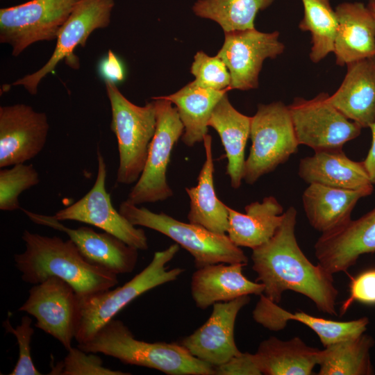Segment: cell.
<instances>
[{"mask_svg": "<svg viewBox=\"0 0 375 375\" xmlns=\"http://www.w3.org/2000/svg\"><path fill=\"white\" fill-rule=\"evenodd\" d=\"M244 263H217L197 268L192 276L191 294L197 307L206 309L218 302L264 292V285L242 274Z\"/></svg>", "mask_w": 375, "mask_h": 375, "instance_id": "cell-19", "label": "cell"}, {"mask_svg": "<svg viewBox=\"0 0 375 375\" xmlns=\"http://www.w3.org/2000/svg\"><path fill=\"white\" fill-rule=\"evenodd\" d=\"M119 211L134 226L155 230L175 241L192 256L197 268L217 263L248 262L243 251L226 234L178 221L164 212H153L127 200L121 203Z\"/></svg>", "mask_w": 375, "mask_h": 375, "instance_id": "cell-5", "label": "cell"}, {"mask_svg": "<svg viewBox=\"0 0 375 375\" xmlns=\"http://www.w3.org/2000/svg\"><path fill=\"white\" fill-rule=\"evenodd\" d=\"M203 142L206 160L198 176V183L185 188L190 201L188 219L213 233L226 234L228 227V206L217 198L215 190L211 135H206Z\"/></svg>", "mask_w": 375, "mask_h": 375, "instance_id": "cell-27", "label": "cell"}, {"mask_svg": "<svg viewBox=\"0 0 375 375\" xmlns=\"http://www.w3.org/2000/svg\"><path fill=\"white\" fill-rule=\"evenodd\" d=\"M253 318L257 323L272 331L284 328L290 320L301 322L318 335L324 347L365 333L369 323L366 317L348 322H337L316 317L303 312L292 313L279 307L263 294L260 295V299L253 310Z\"/></svg>", "mask_w": 375, "mask_h": 375, "instance_id": "cell-23", "label": "cell"}, {"mask_svg": "<svg viewBox=\"0 0 375 375\" xmlns=\"http://www.w3.org/2000/svg\"><path fill=\"white\" fill-rule=\"evenodd\" d=\"M372 191L373 185L347 190L310 183L303 192V206L310 224L324 233L347 223L358 201Z\"/></svg>", "mask_w": 375, "mask_h": 375, "instance_id": "cell-22", "label": "cell"}, {"mask_svg": "<svg viewBox=\"0 0 375 375\" xmlns=\"http://www.w3.org/2000/svg\"><path fill=\"white\" fill-rule=\"evenodd\" d=\"M338 27L333 53L338 65L344 66L375 56V18L361 2H344L336 6Z\"/></svg>", "mask_w": 375, "mask_h": 375, "instance_id": "cell-20", "label": "cell"}, {"mask_svg": "<svg viewBox=\"0 0 375 375\" xmlns=\"http://www.w3.org/2000/svg\"><path fill=\"white\" fill-rule=\"evenodd\" d=\"M250 138L252 144L244 174L248 184L286 162L299 145L288 106L281 101L258 106L251 117Z\"/></svg>", "mask_w": 375, "mask_h": 375, "instance_id": "cell-7", "label": "cell"}, {"mask_svg": "<svg viewBox=\"0 0 375 375\" xmlns=\"http://www.w3.org/2000/svg\"><path fill=\"white\" fill-rule=\"evenodd\" d=\"M49 131L45 112L16 103L0 107V167L35 158L43 149Z\"/></svg>", "mask_w": 375, "mask_h": 375, "instance_id": "cell-15", "label": "cell"}, {"mask_svg": "<svg viewBox=\"0 0 375 375\" xmlns=\"http://www.w3.org/2000/svg\"><path fill=\"white\" fill-rule=\"evenodd\" d=\"M339 88L329 100L347 118L362 128L375 122V56L347 65Z\"/></svg>", "mask_w": 375, "mask_h": 375, "instance_id": "cell-21", "label": "cell"}, {"mask_svg": "<svg viewBox=\"0 0 375 375\" xmlns=\"http://www.w3.org/2000/svg\"><path fill=\"white\" fill-rule=\"evenodd\" d=\"M319 351L297 337L286 341L270 337L260 344L254 356L262 374L310 375L317 365Z\"/></svg>", "mask_w": 375, "mask_h": 375, "instance_id": "cell-29", "label": "cell"}, {"mask_svg": "<svg viewBox=\"0 0 375 375\" xmlns=\"http://www.w3.org/2000/svg\"><path fill=\"white\" fill-rule=\"evenodd\" d=\"M217 375H260L262 374L256 361L254 354L241 353L226 362L214 367Z\"/></svg>", "mask_w": 375, "mask_h": 375, "instance_id": "cell-38", "label": "cell"}, {"mask_svg": "<svg viewBox=\"0 0 375 375\" xmlns=\"http://www.w3.org/2000/svg\"><path fill=\"white\" fill-rule=\"evenodd\" d=\"M98 73L104 82L118 83L126 77L124 66L120 58L110 49L98 65Z\"/></svg>", "mask_w": 375, "mask_h": 375, "instance_id": "cell-39", "label": "cell"}, {"mask_svg": "<svg viewBox=\"0 0 375 375\" xmlns=\"http://www.w3.org/2000/svg\"><path fill=\"white\" fill-rule=\"evenodd\" d=\"M22 239L25 250L14 256L22 279L38 284L50 276L68 283L78 296H87L112 288L117 275L88 262L70 240L45 236L26 229Z\"/></svg>", "mask_w": 375, "mask_h": 375, "instance_id": "cell-2", "label": "cell"}, {"mask_svg": "<svg viewBox=\"0 0 375 375\" xmlns=\"http://www.w3.org/2000/svg\"><path fill=\"white\" fill-rule=\"evenodd\" d=\"M374 340L364 333L338 341L319 351V375L374 374L369 350Z\"/></svg>", "mask_w": 375, "mask_h": 375, "instance_id": "cell-30", "label": "cell"}, {"mask_svg": "<svg viewBox=\"0 0 375 375\" xmlns=\"http://www.w3.org/2000/svg\"><path fill=\"white\" fill-rule=\"evenodd\" d=\"M114 6V0H79L60 28L55 49L47 62L33 73L16 80L12 85L22 86L35 95L42 80L62 60H68L69 66L78 69L79 63L74 50L78 46L84 47L94 31L110 25Z\"/></svg>", "mask_w": 375, "mask_h": 375, "instance_id": "cell-10", "label": "cell"}, {"mask_svg": "<svg viewBox=\"0 0 375 375\" xmlns=\"http://www.w3.org/2000/svg\"><path fill=\"white\" fill-rule=\"evenodd\" d=\"M104 83L112 112L110 128L118 144L117 182L130 185L137 182L143 171L156 131L154 101L137 106L124 96L115 83Z\"/></svg>", "mask_w": 375, "mask_h": 375, "instance_id": "cell-6", "label": "cell"}, {"mask_svg": "<svg viewBox=\"0 0 375 375\" xmlns=\"http://www.w3.org/2000/svg\"><path fill=\"white\" fill-rule=\"evenodd\" d=\"M32 319L24 315L21 323L15 328L10 324V316L3 322V326L6 333L14 335L19 347L17 363L9 375H41L35 367L31 357V340L34 329L31 326Z\"/></svg>", "mask_w": 375, "mask_h": 375, "instance_id": "cell-36", "label": "cell"}, {"mask_svg": "<svg viewBox=\"0 0 375 375\" xmlns=\"http://www.w3.org/2000/svg\"><path fill=\"white\" fill-rule=\"evenodd\" d=\"M77 295L74 288L57 276L33 285L19 311L36 319L35 326L49 334L68 351L74 338Z\"/></svg>", "mask_w": 375, "mask_h": 375, "instance_id": "cell-14", "label": "cell"}, {"mask_svg": "<svg viewBox=\"0 0 375 375\" xmlns=\"http://www.w3.org/2000/svg\"><path fill=\"white\" fill-rule=\"evenodd\" d=\"M79 0H31L0 9V42L18 56L33 44L57 39Z\"/></svg>", "mask_w": 375, "mask_h": 375, "instance_id": "cell-9", "label": "cell"}, {"mask_svg": "<svg viewBox=\"0 0 375 375\" xmlns=\"http://www.w3.org/2000/svg\"><path fill=\"white\" fill-rule=\"evenodd\" d=\"M23 212L35 224L65 233L90 263L115 274H128L138 262V249L129 246L116 236L92 228L81 226L72 228L53 216L22 209Z\"/></svg>", "mask_w": 375, "mask_h": 375, "instance_id": "cell-16", "label": "cell"}, {"mask_svg": "<svg viewBox=\"0 0 375 375\" xmlns=\"http://www.w3.org/2000/svg\"><path fill=\"white\" fill-rule=\"evenodd\" d=\"M190 72L195 77V83L201 87L215 90H231L229 71L217 55L210 56L203 51L197 52Z\"/></svg>", "mask_w": 375, "mask_h": 375, "instance_id": "cell-35", "label": "cell"}, {"mask_svg": "<svg viewBox=\"0 0 375 375\" xmlns=\"http://www.w3.org/2000/svg\"><path fill=\"white\" fill-rule=\"evenodd\" d=\"M77 347L86 352L101 353L125 364L155 369L169 375L215 374L213 366L193 356L181 344L139 340L119 319H111L90 340Z\"/></svg>", "mask_w": 375, "mask_h": 375, "instance_id": "cell-3", "label": "cell"}, {"mask_svg": "<svg viewBox=\"0 0 375 375\" xmlns=\"http://www.w3.org/2000/svg\"><path fill=\"white\" fill-rule=\"evenodd\" d=\"M367 7L375 18V0H369Z\"/></svg>", "mask_w": 375, "mask_h": 375, "instance_id": "cell-41", "label": "cell"}, {"mask_svg": "<svg viewBox=\"0 0 375 375\" xmlns=\"http://www.w3.org/2000/svg\"><path fill=\"white\" fill-rule=\"evenodd\" d=\"M375 251V208L358 219H351L322 233L315 244L318 264L333 274L347 272L360 256Z\"/></svg>", "mask_w": 375, "mask_h": 375, "instance_id": "cell-18", "label": "cell"}, {"mask_svg": "<svg viewBox=\"0 0 375 375\" xmlns=\"http://www.w3.org/2000/svg\"><path fill=\"white\" fill-rule=\"evenodd\" d=\"M224 42L217 52L231 76V90L257 88L262 63L283 53L285 45L279 32L263 33L256 28L224 32Z\"/></svg>", "mask_w": 375, "mask_h": 375, "instance_id": "cell-13", "label": "cell"}, {"mask_svg": "<svg viewBox=\"0 0 375 375\" xmlns=\"http://www.w3.org/2000/svg\"><path fill=\"white\" fill-rule=\"evenodd\" d=\"M251 117L238 111L230 103L227 93L215 106L208 126L219 134L228 160L226 174L234 189L240 187L244 179V151L250 137Z\"/></svg>", "mask_w": 375, "mask_h": 375, "instance_id": "cell-25", "label": "cell"}, {"mask_svg": "<svg viewBox=\"0 0 375 375\" xmlns=\"http://www.w3.org/2000/svg\"><path fill=\"white\" fill-rule=\"evenodd\" d=\"M274 0H198L192 10L198 17L217 22L224 32L255 28L257 13Z\"/></svg>", "mask_w": 375, "mask_h": 375, "instance_id": "cell-31", "label": "cell"}, {"mask_svg": "<svg viewBox=\"0 0 375 375\" xmlns=\"http://www.w3.org/2000/svg\"><path fill=\"white\" fill-rule=\"evenodd\" d=\"M40 183V176L34 166L19 163L0 170V210L14 211L22 209L19 195Z\"/></svg>", "mask_w": 375, "mask_h": 375, "instance_id": "cell-33", "label": "cell"}, {"mask_svg": "<svg viewBox=\"0 0 375 375\" xmlns=\"http://www.w3.org/2000/svg\"><path fill=\"white\" fill-rule=\"evenodd\" d=\"M329 97L320 92L309 100L297 97L288 106L299 144L315 151L342 149L360 134L362 127L338 110Z\"/></svg>", "mask_w": 375, "mask_h": 375, "instance_id": "cell-11", "label": "cell"}, {"mask_svg": "<svg viewBox=\"0 0 375 375\" xmlns=\"http://www.w3.org/2000/svg\"><path fill=\"white\" fill-rule=\"evenodd\" d=\"M369 128L372 131V142L367 156L363 163L372 183L375 184V122Z\"/></svg>", "mask_w": 375, "mask_h": 375, "instance_id": "cell-40", "label": "cell"}, {"mask_svg": "<svg viewBox=\"0 0 375 375\" xmlns=\"http://www.w3.org/2000/svg\"><path fill=\"white\" fill-rule=\"evenodd\" d=\"M296 222L297 210L291 206L271 239L252 249L256 281L264 285L263 294L276 303L285 291L292 290L309 298L320 311L336 315L338 291L333 274L303 253L295 236Z\"/></svg>", "mask_w": 375, "mask_h": 375, "instance_id": "cell-1", "label": "cell"}, {"mask_svg": "<svg viewBox=\"0 0 375 375\" xmlns=\"http://www.w3.org/2000/svg\"><path fill=\"white\" fill-rule=\"evenodd\" d=\"M245 213L228 207V236L238 247L256 249L274 235L283 219V208L272 197L247 205Z\"/></svg>", "mask_w": 375, "mask_h": 375, "instance_id": "cell-26", "label": "cell"}, {"mask_svg": "<svg viewBox=\"0 0 375 375\" xmlns=\"http://www.w3.org/2000/svg\"><path fill=\"white\" fill-rule=\"evenodd\" d=\"M301 1L303 17L299 28L310 33L312 47L309 56L312 62L317 63L334 51L338 27L336 12L331 8L330 0Z\"/></svg>", "mask_w": 375, "mask_h": 375, "instance_id": "cell-32", "label": "cell"}, {"mask_svg": "<svg viewBox=\"0 0 375 375\" xmlns=\"http://www.w3.org/2000/svg\"><path fill=\"white\" fill-rule=\"evenodd\" d=\"M97 174L90 190L72 205L58 210L53 216L58 221L83 222L102 229L138 250L149 248L142 228L132 224L113 207L106 189L107 167L99 148L97 149Z\"/></svg>", "mask_w": 375, "mask_h": 375, "instance_id": "cell-12", "label": "cell"}, {"mask_svg": "<svg viewBox=\"0 0 375 375\" xmlns=\"http://www.w3.org/2000/svg\"><path fill=\"white\" fill-rule=\"evenodd\" d=\"M152 99L156 111V131L143 171L126 199L137 206L164 201L173 195L166 172L172 149L184 133V126L173 103L162 97Z\"/></svg>", "mask_w": 375, "mask_h": 375, "instance_id": "cell-8", "label": "cell"}, {"mask_svg": "<svg viewBox=\"0 0 375 375\" xmlns=\"http://www.w3.org/2000/svg\"><path fill=\"white\" fill-rule=\"evenodd\" d=\"M179 250L174 244L155 252L150 263L123 285L87 296H78L74 338L78 344L90 340L97 331L125 306L144 292L176 280L184 269H169L167 264Z\"/></svg>", "mask_w": 375, "mask_h": 375, "instance_id": "cell-4", "label": "cell"}, {"mask_svg": "<svg viewBox=\"0 0 375 375\" xmlns=\"http://www.w3.org/2000/svg\"><path fill=\"white\" fill-rule=\"evenodd\" d=\"M298 174L309 184L347 190L373 185L363 161L351 160L342 149L317 151L301 159Z\"/></svg>", "mask_w": 375, "mask_h": 375, "instance_id": "cell-24", "label": "cell"}, {"mask_svg": "<svg viewBox=\"0 0 375 375\" xmlns=\"http://www.w3.org/2000/svg\"><path fill=\"white\" fill-rule=\"evenodd\" d=\"M354 301L375 303V269L364 272L352 279L350 295L340 308L341 315H343Z\"/></svg>", "mask_w": 375, "mask_h": 375, "instance_id": "cell-37", "label": "cell"}, {"mask_svg": "<svg viewBox=\"0 0 375 375\" xmlns=\"http://www.w3.org/2000/svg\"><path fill=\"white\" fill-rule=\"evenodd\" d=\"M250 301L249 295L212 305L208 320L181 344L193 356L213 367L240 354L234 339V326L240 310Z\"/></svg>", "mask_w": 375, "mask_h": 375, "instance_id": "cell-17", "label": "cell"}, {"mask_svg": "<svg viewBox=\"0 0 375 375\" xmlns=\"http://www.w3.org/2000/svg\"><path fill=\"white\" fill-rule=\"evenodd\" d=\"M228 90L203 88L193 81L177 92L162 97L174 103L177 109L184 126L181 140L186 146L191 147L203 142L208 134V123L211 114Z\"/></svg>", "mask_w": 375, "mask_h": 375, "instance_id": "cell-28", "label": "cell"}, {"mask_svg": "<svg viewBox=\"0 0 375 375\" xmlns=\"http://www.w3.org/2000/svg\"><path fill=\"white\" fill-rule=\"evenodd\" d=\"M49 374L128 375L131 374L105 367L102 359L96 353L86 352L77 347L69 349L64 360L53 366Z\"/></svg>", "mask_w": 375, "mask_h": 375, "instance_id": "cell-34", "label": "cell"}]
</instances>
